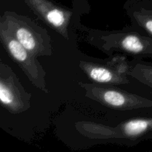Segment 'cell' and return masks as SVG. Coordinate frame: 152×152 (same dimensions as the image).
Instances as JSON below:
<instances>
[{
  "label": "cell",
  "mask_w": 152,
  "mask_h": 152,
  "mask_svg": "<svg viewBox=\"0 0 152 152\" xmlns=\"http://www.w3.org/2000/svg\"><path fill=\"white\" fill-rule=\"evenodd\" d=\"M0 26L37 58L53 54L49 33L31 18L13 11H4L0 18Z\"/></svg>",
  "instance_id": "1"
},
{
  "label": "cell",
  "mask_w": 152,
  "mask_h": 152,
  "mask_svg": "<svg viewBox=\"0 0 152 152\" xmlns=\"http://www.w3.org/2000/svg\"><path fill=\"white\" fill-rule=\"evenodd\" d=\"M86 40L108 54L120 52L152 58V37L139 33L88 30Z\"/></svg>",
  "instance_id": "2"
},
{
  "label": "cell",
  "mask_w": 152,
  "mask_h": 152,
  "mask_svg": "<svg viewBox=\"0 0 152 152\" xmlns=\"http://www.w3.org/2000/svg\"><path fill=\"white\" fill-rule=\"evenodd\" d=\"M86 91V96L108 108L120 111L152 108V99L142 97L126 91L99 85V83H78Z\"/></svg>",
  "instance_id": "3"
},
{
  "label": "cell",
  "mask_w": 152,
  "mask_h": 152,
  "mask_svg": "<svg viewBox=\"0 0 152 152\" xmlns=\"http://www.w3.org/2000/svg\"><path fill=\"white\" fill-rule=\"evenodd\" d=\"M0 40L10 58L19 65L30 82L45 93H49L46 86V72L37 56L27 50L1 26H0Z\"/></svg>",
  "instance_id": "4"
},
{
  "label": "cell",
  "mask_w": 152,
  "mask_h": 152,
  "mask_svg": "<svg viewBox=\"0 0 152 152\" xmlns=\"http://www.w3.org/2000/svg\"><path fill=\"white\" fill-rule=\"evenodd\" d=\"M32 95L26 91L10 66L0 62V101L11 114L25 112L31 108Z\"/></svg>",
  "instance_id": "5"
},
{
  "label": "cell",
  "mask_w": 152,
  "mask_h": 152,
  "mask_svg": "<svg viewBox=\"0 0 152 152\" xmlns=\"http://www.w3.org/2000/svg\"><path fill=\"white\" fill-rule=\"evenodd\" d=\"M79 67L89 80L99 84H129L128 79L130 66L123 56L114 57L111 61L101 62L80 61Z\"/></svg>",
  "instance_id": "6"
},
{
  "label": "cell",
  "mask_w": 152,
  "mask_h": 152,
  "mask_svg": "<svg viewBox=\"0 0 152 152\" xmlns=\"http://www.w3.org/2000/svg\"><path fill=\"white\" fill-rule=\"evenodd\" d=\"M37 17L66 39H69L68 26L73 13L70 9L50 0H24Z\"/></svg>",
  "instance_id": "7"
},
{
  "label": "cell",
  "mask_w": 152,
  "mask_h": 152,
  "mask_svg": "<svg viewBox=\"0 0 152 152\" xmlns=\"http://www.w3.org/2000/svg\"><path fill=\"white\" fill-rule=\"evenodd\" d=\"M152 133V117L137 118L123 122L113 129L111 137L137 139Z\"/></svg>",
  "instance_id": "8"
},
{
  "label": "cell",
  "mask_w": 152,
  "mask_h": 152,
  "mask_svg": "<svg viewBox=\"0 0 152 152\" xmlns=\"http://www.w3.org/2000/svg\"><path fill=\"white\" fill-rule=\"evenodd\" d=\"M126 9L132 22L152 37V1L128 3Z\"/></svg>",
  "instance_id": "9"
},
{
  "label": "cell",
  "mask_w": 152,
  "mask_h": 152,
  "mask_svg": "<svg viewBox=\"0 0 152 152\" xmlns=\"http://www.w3.org/2000/svg\"><path fill=\"white\" fill-rule=\"evenodd\" d=\"M129 75L152 89V64L137 62L130 66Z\"/></svg>",
  "instance_id": "10"
},
{
  "label": "cell",
  "mask_w": 152,
  "mask_h": 152,
  "mask_svg": "<svg viewBox=\"0 0 152 152\" xmlns=\"http://www.w3.org/2000/svg\"><path fill=\"white\" fill-rule=\"evenodd\" d=\"M151 134H152V133H151Z\"/></svg>",
  "instance_id": "11"
}]
</instances>
